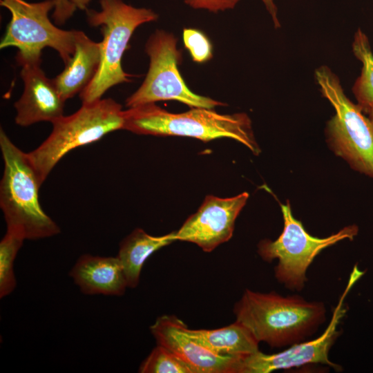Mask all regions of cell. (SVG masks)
<instances>
[{"label":"cell","mask_w":373,"mask_h":373,"mask_svg":"<svg viewBox=\"0 0 373 373\" xmlns=\"http://www.w3.org/2000/svg\"><path fill=\"white\" fill-rule=\"evenodd\" d=\"M236 320L245 325L257 341L271 347L304 341L325 319L323 303L309 302L298 296L245 289L235 304Z\"/></svg>","instance_id":"1"},{"label":"cell","mask_w":373,"mask_h":373,"mask_svg":"<svg viewBox=\"0 0 373 373\" xmlns=\"http://www.w3.org/2000/svg\"><path fill=\"white\" fill-rule=\"evenodd\" d=\"M122 129L140 135L189 137L203 142L227 137L242 143L254 155L260 153L251 119L245 113L220 114L205 108L173 113L149 103L124 111Z\"/></svg>","instance_id":"2"},{"label":"cell","mask_w":373,"mask_h":373,"mask_svg":"<svg viewBox=\"0 0 373 373\" xmlns=\"http://www.w3.org/2000/svg\"><path fill=\"white\" fill-rule=\"evenodd\" d=\"M3 161L0 182V207L7 230L26 240H39L60 233L58 224L44 211L39 200L41 186L28 153L17 147L3 129L0 130Z\"/></svg>","instance_id":"3"},{"label":"cell","mask_w":373,"mask_h":373,"mask_svg":"<svg viewBox=\"0 0 373 373\" xmlns=\"http://www.w3.org/2000/svg\"><path fill=\"white\" fill-rule=\"evenodd\" d=\"M99 3L100 11L86 10L89 25L100 28L103 39L98 70L79 93L82 103L98 100L111 87L131 81V75L122 66L128 41L138 26L158 18L151 9L135 8L122 0H99Z\"/></svg>","instance_id":"4"},{"label":"cell","mask_w":373,"mask_h":373,"mask_svg":"<svg viewBox=\"0 0 373 373\" xmlns=\"http://www.w3.org/2000/svg\"><path fill=\"white\" fill-rule=\"evenodd\" d=\"M48 137L28 153L40 184L68 153L98 141L106 134L122 129L124 110L111 98L99 99L82 106L68 116L62 115L52 123Z\"/></svg>","instance_id":"5"},{"label":"cell","mask_w":373,"mask_h":373,"mask_svg":"<svg viewBox=\"0 0 373 373\" xmlns=\"http://www.w3.org/2000/svg\"><path fill=\"white\" fill-rule=\"evenodd\" d=\"M322 95L335 110L328 122V142L336 155L350 166L373 178V124L345 94L338 77L326 66L315 70Z\"/></svg>","instance_id":"6"},{"label":"cell","mask_w":373,"mask_h":373,"mask_svg":"<svg viewBox=\"0 0 373 373\" xmlns=\"http://www.w3.org/2000/svg\"><path fill=\"white\" fill-rule=\"evenodd\" d=\"M1 6L11 13V19L1 41L0 48L18 49V64L41 60L45 48L56 50L64 65L72 58L75 50L77 30H62L48 18L55 0L29 3L24 0H0Z\"/></svg>","instance_id":"7"},{"label":"cell","mask_w":373,"mask_h":373,"mask_svg":"<svg viewBox=\"0 0 373 373\" xmlns=\"http://www.w3.org/2000/svg\"><path fill=\"white\" fill-rule=\"evenodd\" d=\"M280 207L284 220L283 231L274 241L260 242L258 253L265 261L278 259L274 269L276 280L289 289L300 291L305 287L307 270L315 257L324 249L342 240H352L358 228L350 225L328 237H314L293 216L289 202L287 204H280Z\"/></svg>","instance_id":"8"},{"label":"cell","mask_w":373,"mask_h":373,"mask_svg":"<svg viewBox=\"0 0 373 373\" xmlns=\"http://www.w3.org/2000/svg\"><path fill=\"white\" fill-rule=\"evenodd\" d=\"M177 38L171 33L157 30L148 39L145 51L150 59L146 76L139 87L126 100L133 108L162 100H176L191 108L213 109L224 104L192 92L182 79L178 65L181 52Z\"/></svg>","instance_id":"9"},{"label":"cell","mask_w":373,"mask_h":373,"mask_svg":"<svg viewBox=\"0 0 373 373\" xmlns=\"http://www.w3.org/2000/svg\"><path fill=\"white\" fill-rule=\"evenodd\" d=\"M364 271L355 266L350 276L347 285L334 309L332 319L326 329L318 338L302 341L275 354H265L260 350L239 358L236 373H270L309 364H323L335 370L341 367L329 359V350L340 334L338 325L346 313L344 300Z\"/></svg>","instance_id":"10"},{"label":"cell","mask_w":373,"mask_h":373,"mask_svg":"<svg viewBox=\"0 0 373 373\" xmlns=\"http://www.w3.org/2000/svg\"><path fill=\"white\" fill-rule=\"evenodd\" d=\"M248 198L247 192L227 198L207 196L198 211L172 232L173 238L194 243L206 252L213 251L231 238L236 220Z\"/></svg>","instance_id":"11"},{"label":"cell","mask_w":373,"mask_h":373,"mask_svg":"<svg viewBox=\"0 0 373 373\" xmlns=\"http://www.w3.org/2000/svg\"><path fill=\"white\" fill-rule=\"evenodd\" d=\"M186 325L175 315H162L151 326L157 344L171 351L194 373H236L240 357L217 354L186 332Z\"/></svg>","instance_id":"12"},{"label":"cell","mask_w":373,"mask_h":373,"mask_svg":"<svg viewBox=\"0 0 373 373\" xmlns=\"http://www.w3.org/2000/svg\"><path fill=\"white\" fill-rule=\"evenodd\" d=\"M41 60L24 61L20 75L23 82L21 97L15 103V123L28 126L40 122H50L64 115L65 100L52 79L41 68Z\"/></svg>","instance_id":"13"},{"label":"cell","mask_w":373,"mask_h":373,"mask_svg":"<svg viewBox=\"0 0 373 373\" xmlns=\"http://www.w3.org/2000/svg\"><path fill=\"white\" fill-rule=\"evenodd\" d=\"M69 276L87 295L121 296L128 288L124 268L117 256L83 254L70 269Z\"/></svg>","instance_id":"14"},{"label":"cell","mask_w":373,"mask_h":373,"mask_svg":"<svg viewBox=\"0 0 373 373\" xmlns=\"http://www.w3.org/2000/svg\"><path fill=\"white\" fill-rule=\"evenodd\" d=\"M101 61V44L91 40L84 32L77 30L75 50L64 69L53 81L66 101L80 93L95 76Z\"/></svg>","instance_id":"15"},{"label":"cell","mask_w":373,"mask_h":373,"mask_svg":"<svg viewBox=\"0 0 373 373\" xmlns=\"http://www.w3.org/2000/svg\"><path fill=\"white\" fill-rule=\"evenodd\" d=\"M186 332L213 352L227 356L241 357L259 351V342L242 323L236 321L214 329H190Z\"/></svg>","instance_id":"16"},{"label":"cell","mask_w":373,"mask_h":373,"mask_svg":"<svg viewBox=\"0 0 373 373\" xmlns=\"http://www.w3.org/2000/svg\"><path fill=\"white\" fill-rule=\"evenodd\" d=\"M172 232L164 236H153L137 228L119 243L117 257L126 275L128 287L135 288L140 282L142 267L155 251L174 242Z\"/></svg>","instance_id":"17"},{"label":"cell","mask_w":373,"mask_h":373,"mask_svg":"<svg viewBox=\"0 0 373 373\" xmlns=\"http://www.w3.org/2000/svg\"><path fill=\"white\" fill-rule=\"evenodd\" d=\"M352 50L362 63L361 75L356 80L352 91L357 104L366 113L373 105V52L367 35L361 29L354 34Z\"/></svg>","instance_id":"18"},{"label":"cell","mask_w":373,"mask_h":373,"mask_svg":"<svg viewBox=\"0 0 373 373\" xmlns=\"http://www.w3.org/2000/svg\"><path fill=\"white\" fill-rule=\"evenodd\" d=\"M25 238L13 231L7 230L0 241V298L11 294L16 287L14 262Z\"/></svg>","instance_id":"19"},{"label":"cell","mask_w":373,"mask_h":373,"mask_svg":"<svg viewBox=\"0 0 373 373\" xmlns=\"http://www.w3.org/2000/svg\"><path fill=\"white\" fill-rule=\"evenodd\" d=\"M142 373H194L184 361L165 347L157 345L141 364Z\"/></svg>","instance_id":"20"},{"label":"cell","mask_w":373,"mask_h":373,"mask_svg":"<svg viewBox=\"0 0 373 373\" xmlns=\"http://www.w3.org/2000/svg\"><path fill=\"white\" fill-rule=\"evenodd\" d=\"M183 42L195 62L204 63L212 58L211 44L200 30L193 28L184 29Z\"/></svg>","instance_id":"21"},{"label":"cell","mask_w":373,"mask_h":373,"mask_svg":"<svg viewBox=\"0 0 373 373\" xmlns=\"http://www.w3.org/2000/svg\"><path fill=\"white\" fill-rule=\"evenodd\" d=\"M91 0H55L52 17L57 24L64 23L77 10H87Z\"/></svg>","instance_id":"22"},{"label":"cell","mask_w":373,"mask_h":373,"mask_svg":"<svg viewBox=\"0 0 373 373\" xmlns=\"http://www.w3.org/2000/svg\"><path fill=\"white\" fill-rule=\"evenodd\" d=\"M240 0H184V3L194 9L206 10L218 12L233 9Z\"/></svg>","instance_id":"23"},{"label":"cell","mask_w":373,"mask_h":373,"mask_svg":"<svg viewBox=\"0 0 373 373\" xmlns=\"http://www.w3.org/2000/svg\"><path fill=\"white\" fill-rule=\"evenodd\" d=\"M269 14L271 15L272 21L276 28L280 27V23L277 17V7L274 3V0H261Z\"/></svg>","instance_id":"24"},{"label":"cell","mask_w":373,"mask_h":373,"mask_svg":"<svg viewBox=\"0 0 373 373\" xmlns=\"http://www.w3.org/2000/svg\"><path fill=\"white\" fill-rule=\"evenodd\" d=\"M366 113L368 114V118L373 124V105L368 109Z\"/></svg>","instance_id":"25"}]
</instances>
